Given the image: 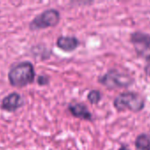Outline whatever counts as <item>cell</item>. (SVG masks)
<instances>
[{
	"mask_svg": "<svg viewBox=\"0 0 150 150\" xmlns=\"http://www.w3.org/2000/svg\"><path fill=\"white\" fill-rule=\"evenodd\" d=\"M35 76L33 64L31 62L25 61L11 67L8 72V81L13 87L24 88L33 83Z\"/></svg>",
	"mask_w": 150,
	"mask_h": 150,
	"instance_id": "1",
	"label": "cell"
},
{
	"mask_svg": "<svg viewBox=\"0 0 150 150\" xmlns=\"http://www.w3.org/2000/svg\"><path fill=\"white\" fill-rule=\"evenodd\" d=\"M113 105L119 112L129 110L134 112H139L143 110L145 102L143 98L138 93L133 91H126L120 93L115 98Z\"/></svg>",
	"mask_w": 150,
	"mask_h": 150,
	"instance_id": "2",
	"label": "cell"
},
{
	"mask_svg": "<svg viewBox=\"0 0 150 150\" xmlns=\"http://www.w3.org/2000/svg\"><path fill=\"white\" fill-rule=\"evenodd\" d=\"M134 81L130 75L117 69H110L105 75L98 77V82L108 90L127 88L132 85Z\"/></svg>",
	"mask_w": 150,
	"mask_h": 150,
	"instance_id": "3",
	"label": "cell"
},
{
	"mask_svg": "<svg viewBox=\"0 0 150 150\" xmlns=\"http://www.w3.org/2000/svg\"><path fill=\"white\" fill-rule=\"evenodd\" d=\"M61 19V14L58 10L51 8L35 16L29 23L31 31H38L48 27L56 26Z\"/></svg>",
	"mask_w": 150,
	"mask_h": 150,
	"instance_id": "4",
	"label": "cell"
},
{
	"mask_svg": "<svg viewBox=\"0 0 150 150\" xmlns=\"http://www.w3.org/2000/svg\"><path fill=\"white\" fill-rule=\"evenodd\" d=\"M130 40L137 54L144 59L150 55V35L142 32H134L131 34Z\"/></svg>",
	"mask_w": 150,
	"mask_h": 150,
	"instance_id": "5",
	"label": "cell"
},
{
	"mask_svg": "<svg viewBox=\"0 0 150 150\" xmlns=\"http://www.w3.org/2000/svg\"><path fill=\"white\" fill-rule=\"evenodd\" d=\"M25 105L23 97L18 92H11L4 97L1 103V109L8 112H14Z\"/></svg>",
	"mask_w": 150,
	"mask_h": 150,
	"instance_id": "6",
	"label": "cell"
},
{
	"mask_svg": "<svg viewBox=\"0 0 150 150\" xmlns=\"http://www.w3.org/2000/svg\"><path fill=\"white\" fill-rule=\"evenodd\" d=\"M69 111L70 113L77 119L88 120H92V115L89 111L88 107L83 103H71L69 105Z\"/></svg>",
	"mask_w": 150,
	"mask_h": 150,
	"instance_id": "7",
	"label": "cell"
},
{
	"mask_svg": "<svg viewBox=\"0 0 150 150\" xmlns=\"http://www.w3.org/2000/svg\"><path fill=\"white\" fill-rule=\"evenodd\" d=\"M80 45L79 40L75 36H60L56 40V46L65 52H72Z\"/></svg>",
	"mask_w": 150,
	"mask_h": 150,
	"instance_id": "8",
	"label": "cell"
},
{
	"mask_svg": "<svg viewBox=\"0 0 150 150\" xmlns=\"http://www.w3.org/2000/svg\"><path fill=\"white\" fill-rule=\"evenodd\" d=\"M135 148L137 150H150V137L146 134H142L135 140Z\"/></svg>",
	"mask_w": 150,
	"mask_h": 150,
	"instance_id": "9",
	"label": "cell"
},
{
	"mask_svg": "<svg viewBox=\"0 0 150 150\" xmlns=\"http://www.w3.org/2000/svg\"><path fill=\"white\" fill-rule=\"evenodd\" d=\"M101 93L98 90H93V91H91L89 93H88V96H87V98L89 100V102L91 104V105H97L99 103V101L101 100Z\"/></svg>",
	"mask_w": 150,
	"mask_h": 150,
	"instance_id": "10",
	"label": "cell"
},
{
	"mask_svg": "<svg viewBox=\"0 0 150 150\" xmlns=\"http://www.w3.org/2000/svg\"><path fill=\"white\" fill-rule=\"evenodd\" d=\"M49 82H50L49 76H45V75H40V76H39L38 78H37V83H38L40 86H46V85H48V84H49Z\"/></svg>",
	"mask_w": 150,
	"mask_h": 150,
	"instance_id": "11",
	"label": "cell"
},
{
	"mask_svg": "<svg viewBox=\"0 0 150 150\" xmlns=\"http://www.w3.org/2000/svg\"><path fill=\"white\" fill-rule=\"evenodd\" d=\"M145 60H146V64H145V67H144V70H145L146 75L150 77V55Z\"/></svg>",
	"mask_w": 150,
	"mask_h": 150,
	"instance_id": "12",
	"label": "cell"
},
{
	"mask_svg": "<svg viewBox=\"0 0 150 150\" xmlns=\"http://www.w3.org/2000/svg\"><path fill=\"white\" fill-rule=\"evenodd\" d=\"M119 150H129L126 146H121L120 148V149Z\"/></svg>",
	"mask_w": 150,
	"mask_h": 150,
	"instance_id": "13",
	"label": "cell"
}]
</instances>
